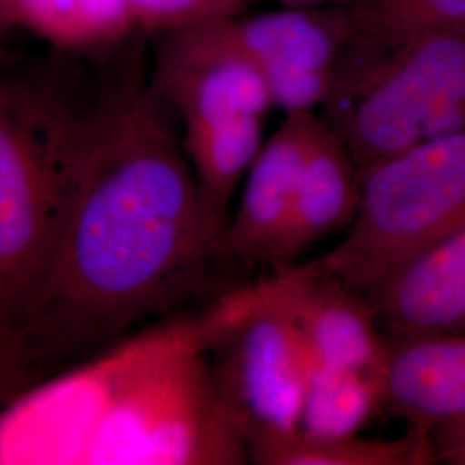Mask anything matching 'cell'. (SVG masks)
Segmentation results:
<instances>
[{"instance_id": "19", "label": "cell", "mask_w": 465, "mask_h": 465, "mask_svg": "<svg viewBox=\"0 0 465 465\" xmlns=\"http://www.w3.org/2000/svg\"><path fill=\"white\" fill-rule=\"evenodd\" d=\"M49 376L28 334L0 316V409Z\"/></svg>"}, {"instance_id": "13", "label": "cell", "mask_w": 465, "mask_h": 465, "mask_svg": "<svg viewBox=\"0 0 465 465\" xmlns=\"http://www.w3.org/2000/svg\"><path fill=\"white\" fill-rule=\"evenodd\" d=\"M250 464L257 465H430L438 464L428 432L409 430L401 438L317 436L302 430L253 436Z\"/></svg>"}, {"instance_id": "6", "label": "cell", "mask_w": 465, "mask_h": 465, "mask_svg": "<svg viewBox=\"0 0 465 465\" xmlns=\"http://www.w3.org/2000/svg\"><path fill=\"white\" fill-rule=\"evenodd\" d=\"M217 384L253 436L299 428L307 384L317 364L290 311L276 271L236 288V309L213 349Z\"/></svg>"}, {"instance_id": "5", "label": "cell", "mask_w": 465, "mask_h": 465, "mask_svg": "<svg viewBox=\"0 0 465 465\" xmlns=\"http://www.w3.org/2000/svg\"><path fill=\"white\" fill-rule=\"evenodd\" d=\"M465 228V130L399 152L361 174L343 238L312 261L359 293Z\"/></svg>"}, {"instance_id": "12", "label": "cell", "mask_w": 465, "mask_h": 465, "mask_svg": "<svg viewBox=\"0 0 465 465\" xmlns=\"http://www.w3.org/2000/svg\"><path fill=\"white\" fill-rule=\"evenodd\" d=\"M361 199V173L347 145L317 116L300 174L292 224L282 252V267L319 240L345 232ZM280 269V267H278Z\"/></svg>"}, {"instance_id": "18", "label": "cell", "mask_w": 465, "mask_h": 465, "mask_svg": "<svg viewBox=\"0 0 465 465\" xmlns=\"http://www.w3.org/2000/svg\"><path fill=\"white\" fill-rule=\"evenodd\" d=\"M253 0H130L136 32L174 34L221 17L247 13Z\"/></svg>"}, {"instance_id": "1", "label": "cell", "mask_w": 465, "mask_h": 465, "mask_svg": "<svg viewBox=\"0 0 465 465\" xmlns=\"http://www.w3.org/2000/svg\"><path fill=\"white\" fill-rule=\"evenodd\" d=\"M224 226L142 67L105 84L84 104L66 209L25 322L50 376L195 299Z\"/></svg>"}, {"instance_id": "14", "label": "cell", "mask_w": 465, "mask_h": 465, "mask_svg": "<svg viewBox=\"0 0 465 465\" xmlns=\"http://www.w3.org/2000/svg\"><path fill=\"white\" fill-rule=\"evenodd\" d=\"M0 21L66 50L113 49L136 32L130 0H0Z\"/></svg>"}, {"instance_id": "9", "label": "cell", "mask_w": 465, "mask_h": 465, "mask_svg": "<svg viewBox=\"0 0 465 465\" xmlns=\"http://www.w3.org/2000/svg\"><path fill=\"white\" fill-rule=\"evenodd\" d=\"M272 271L317 366L384 371L390 338L362 293L314 262Z\"/></svg>"}, {"instance_id": "17", "label": "cell", "mask_w": 465, "mask_h": 465, "mask_svg": "<svg viewBox=\"0 0 465 465\" xmlns=\"http://www.w3.org/2000/svg\"><path fill=\"white\" fill-rule=\"evenodd\" d=\"M345 9L353 34L381 42L465 34V0H349Z\"/></svg>"}, {"instance_id": "3", "label": "cell", "mask_w": 465, "mask_h": 465, "mask_svg": "<svg viewBox=\"0 0 465 465\" xmlns=\"http://www.w3.org/2000/svg\"><path fill=\"white\" fill-rule=\"evenodd\" d=\"M84 104L0 74V316L25 331L66 209Z\"/></svg>"}, {"instance_id": "11", "label": "cell", "mask_w": 465, "mask_h": 465, "mask_svg": "<svg viewBox=\"0 0 465 465\" xmlns=\"http://www.w3.org/2000/svg\"><path fill=\"white\" fill-rule=\"evenodd\" d=\"M384 414L428 432L465 420V332L390 340Z\"/></svg>"}, {"instance_id": "16", "label": "cell", "mask_w": 465, "mask_h": 465, "mask_svg": "<svg viewBox=\"0 0 465 465\" xmlns=\"http://www.w3.org/2000/svg\"><path fill=\"white\" fill-rule=\"evenodd\" d=\"M380 414L382 371L317 366L305 390L299 430L317 436L362 434Z\"/></svg>"}, {"instance_id": "10", "label": "cell", "mask_w": 465, "mask_h": 465, "mask_svg": "<svg viewBox=\"0 0 465 465\" xmlns=\"http://www.w3.org/2000/svg\"><path fill=\"white\" fill-rule=\"evenodd\" d=\"M390 340L465 332V228L364 293Z\"/></svg>"}, {"instance_id": "2", "label": "cell", "mask_w": 465, "mask_h": 465, "mask_svg": "<svg viewBox=\"0 0 465 465\" xmlns=\"http://www.w3.org/2000/svg\"><path fill=\"white\" fill-rule=\"evenodd\" d=\"M234 307L232 290L88 359L94 400L80 464H250L247 434L219 390L213 362Z\"/></svg>"}, {"instance_id": "7", "label": "cell", "mask_w": 465, "mask_h": 465, "mask_svg": "<svg viewBox=\"0 0 465 465\" xmlns=\"http://www.w3.org/2000/svg\"><path fill=\"white\" fill-rule=\"evenodd\" d=\"M174 34L249 61L266 78L274 107L288 114L321 109L353 25L341 5H286L255 16L221 17Z\"/></svg>"}, {"instance_id": "4", "label": "cell", "mask_w": 465, "mask_h": 465, "mask_svg": "<svg viewBox=\"0 0 465 465\" xmlns=\"http://www.w3.org/2000/svg\"><path fill=\"white\" fill-rule=\"evenodd\" d=\"M359 173L465 130V34L381 42L353 34L321 105Z\"/></svg>"}, {"instance_id": "21", "label": "cell", "mask_w": 465, "mask_h": 465, "mask_svg": "<svg viewBox=\"0 0 465 465\" xmlns=\"http://www.w3.org/2000/svg\"><path fill=\"white\" fill-rule=\"evenodd\" d=\"M284 5H303V7H312V5H341L345 7L349 0H280Z\"/></svg>"}, {"instance_id": "8", "label": "cell", "mask_w": 465, "mask_h": 465, "mask_svg": "<svg viewBox=\"0 0 465 465\" xmlns=\"http://www.w3.org/2000/svg\"><path fill=\"white\" fill-rule=\"evenodd\" d=\"M317 113H288L249 169L236 211L219 240V255L238 262L282 267L300 174Z\"/></svg>"}, {"instance_id": "15", "label": "cell", "mask_w": 465, "mask_h": 465, "mask_svg": "<svg viewBox=\"0 0 465 465\" xmlns=\"http://www.w3.org/2000/svg\"><path fill=\"white\" fill-rule=\"evenodd\" d=\"M266 117H234L182 134L183 149L202 193L217 216L228 223V209L262 149Z\"/></svg>"}, {"instance_id": "20", "label": "cell", "mask_w": 465, "mask_h": 465, "mask_svg": "<svg viewBox=\"0 0 465 465\" xmlns=\"http://www.w3.org/2000/svg\"><path fill=\"white\" fill-rule=\"evenodd\" d=\"M430 440L438 464L465 465V420L434 428Z\"/></svg>"}]
</instances>
